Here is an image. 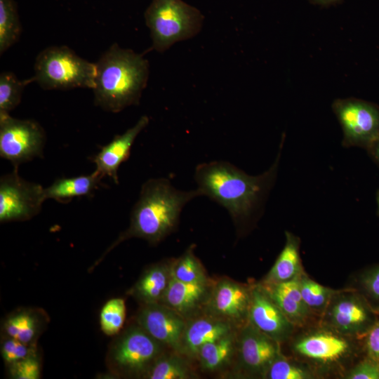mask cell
<instances>
[{"mask_svg": "<svg viewBox=\"0 0 379 379\" xmlns=\"http://www.w3.org/2000/svg\"><path fill=\"white\" fill-rule=\"evenodd\" d=\"M280 152L275 162L259 175H249L227 161H215L197 166L194 180L202 196L225 208L237 221L246 220L261 206L275 179Z\"/></svg>", "mask_w": 379, "mask_h": 379, "instance_id": "6da1fadb", "label": "cell"}, {"mask_svg": "<svg viewBox=\"0 0 379 379\" xmlns=\"http://www.w3.org/2000/svg\"><path fill=\"white\" fill-rule=\"evenodd\" d=\"M202 194L197 188L179 190L166 178L147 180L133 206L128 229L114 246L130 237L142 238L153 244L159 242L175 227L184 206Z\"/></svg>", "mask_w": 379, "mask_h": 379, "instance_id": "7a4b0ae2", "label": "cell"}, {"mask_svg": "<svg viewBox=\"0 0 379 379\" xmlns=\"http://www.w3.org/2000/svg\"><path fill=\"white\" fill-rule=\"evenodd\" d=\"M96 64L95 103L118 112L139 102L149 77V65L142 55L112 45Z\"/></svg>", "mask_w": 379, "mask_h": 379, "instance_id": "3957f363", "label": "cell"}, {"mask_svg": "<svg viewBox=\"0 0 379 379\" xmlns=\"http://www.w3.org/2000/svg\"><path fill=\"white\" fill-rule=\"evenodd\" d=\"M96 72L95 63L81 58L69 48L51 46L37 55L34 80L47 90L93 89Z\"/></svg>", "mask_w": 379, "mask_h": 379, "instance_id": "277c9868", "label": "cell"}, {"mask_svg": "<svg viewBox=\"0 0 379 379\" xmlns=\"http://www.w3.org/2000/svg\"><path fill=\"white\" fill-rule=\"evenodd\" d=\"M152 48L164 52L177 41L194 36L199 31V15L180 0H154L146 13Z\"/></svg>", "mask_w": 379, "mask_h": 379, "instance_id": "5b68a950", "label": "cell"}, {"mask_svg": "<svg viewBox=\"0 0 379 379\" xmlns=\"http://www.w3.org/2000/svg\"><path fill=\"white\" fill-rule=\"evenodd\" d=\"M45 142L46 134L39 123L0 112V156L11 161L15 169L22 163L41 157Z\"/></svg>", "mask_w": 379, "mask_h": 379, "instance_id": "8992f818", "label": "cell"}, {"mask_svg": "<svg viewBox=\"0 0 379 379\" xmlns=\"http://www.w3.org/2000/svg\"><path fill=\"white\" fill-rule=\"evenodd\" d=\"M343 132V145L366 150L379 138V107L357 98L338 99L332 105Z\"/></svg>", "mask_w": 379, "mask_h": 379, "instance_id": "52a82bcc", "label": "cell"}, {"mask_svg": "<svg viewBox=\"0 0 379 379\" xmlns=\"http://www.w3.org/2000/svg\"><path fill=\"white\" fill-rule=\"evenodd\" d=\"M41 185L25 180L15 171L0 179V222L27 220L39 213L46 199Z\"/></svg>", "mask_w": 379, "mask_h": 379, "instance_id": "ba28073f", "label": "cell"}, {"mask_svg": "<svg viewBox=\"0 0 379 379\" xmlns=\"http://www.w3.org/2000/svg\"><path fill=\"white\" fill-rule=\"evenodd\" d=\"M326 322L341 334L364 335L378 319L366 298L352 291H341L324 312Z\"/></svg>", "mask_w": 379, "mask_h": 379, "instance_id": "9c48e42d", "label": "cell"}, {"mask_svg": "<svg viewBox=\"0 0 379 379\" xmlns=\"http://www.w3.org/2000/svg\"><path fill=\"white\" fill-rule=\"evenodd\" d=\"M160 343L141 326L125 332L114 344L109 354V365L125 373H140L159 357Z\"/></svg>", "mask_w": 379, "mask_h": 379, "instance_id": "30bf717a", "label": "cell"}, {"mask_svg": "<svg viewBox=\"0 0 379 379\" xmlns=\"http://www.w3.org/2000/svg\"><path fill=\"white\" fill-rule=\"evenodd\" d=\"M248 314L253 326L278 343L287 340L293 331L295 325L262 286L251 291Z\"/></svg>", "mask_w": 379, "mask_h": 379, "instance_id": "8fae6325", "label": "cell"}, {"mask_svg": "<svg viewBox=\"0 0 379 379\" xmlns=\"http://www.w3.org/2000/svg\"><path fill=\"white\" fill-rule=\"evenodd\" d=\"M139 325L160 343L178 350L186 328L178 312L157 302L147 303L138 316Z\"/></svg>", "mask_w": 379, "mask_h": 379, "instance_id": "7c38bea8", "label": "cell"}, {"mask_svg": "<svg viewBox=\"0 0 379 379\" xmlns=\"http://www.w3.org/2000/svg\"><path fill=\"white\" fill-rule=\"evenodd\" d=\"M278 342L270 338L251 324L244 329L240 340V357L243 365L250 371L265 375L280 354Z\"/></svg>", "mask_w": 379, "mask_h": 379, "instance_id": "4fadbf2b", "label": "cell"}, {"mask_svg": "<svg viewBox=\"0 0 379 379\" xmlns=\"http://www.w3.org/2000/svg\"><path fill=\"white\" fill-rule=\"evenodd\" d=\"M148 123L149 119L147 116L141 117L133 127L123 134L117 135L104 146L93 158V162L96 166L95 170L103 176L107 175L118 183V169L128 158L135 138Z\"/></svg>", "mask_w": 379, "mask_h": 379, "instance_id": "5bb4252c", "label": "cell"}, {"mask_svg": "<svg viewBox=\"0 0 379 379\" xmlns=\"http://www.w3.org/2000/svg\"><path fill=\"white\" fill-rule=\"evenodd\" d=\"M300 355L321 363L337 361L350 352L345 338L331 332H317L301 338L294 345Z\"/></svg>", "mask_w": 379, "mask_h": 379, "instance_id": "9a60e30c", "label": "cell"}, {"mask_svg": "<svg viewBox=\"0 0 379 379\" xmlns=\"http://www.w3.org/2000/svg\"><path fill=\"white\" fill-rule=\"evenodd\" d=\"M295 326H302L312 312L301 295L299 277L290 281L262 286Z\"/></svg>", "mask_w": 379, "mask_h": 379, "instance_id": "2e32d148", "label": "cell"}, {"mask_svg": "<svg viewBox=\"0 0 379 379\" xmlns=\"http://www.w3.org/2000/svg\"><path fill=\"white\" fill-rule=\"evenodd\" d=\"M251 293L245 287L231 281H222L215 287L212 305L220 315L232 319L248 314Z\"/></svg>", "mask_w": 379, "mask_h": 379, "instance_id": "e0dca14e", "label": "cell"}, {"mask_svg": "<svg viewBox=\"0 0 379 379\" xmlns=\"http://www.w3.org/2000/svg\"><path fill=\"white\" fill-rule=\"evenodd\" d=\"M230 333V325L222 321L212 318H200L186 326L180 347L190 355H197L204 345Z\"/></svg>", "mask_w": 379, "mask_h": 379, "instance_id": "ac0fdd59", "label": "cell"}, {"mask_svg": "<svg viewBox=\"0 0 379 379\" xmlns=\"http://www.w3.org/2000/svg\"><path fill=\"white\" fill-rule=\"evenodd\" d=\"M103 177L95 170L88 175L58 178L44 189L46 199L66 203L74 197L90 195L100 184Z\"/></svg>", "mask_w": 379, "mask_h": 379, "instance_id": "d6986e66", "label": "cell"}, {"mask_svg": "<svg viewBox=\"0 0 379 379\" xmlns=\"http://www.w3.org/2000/svg\"><path fill=\"white\" fill-rule=\"evenodd\" d=\"M300 239L286 232V243L264 283L277 284L292 280L302 274L299 254Z\"/></svg>", "mask_w": 379, "mask_h": 379, "instance_id": "ffe728a7", "label": "cell"}, {"mask_svg": "<svg viewBox=\"0 0 379 379\" xmlns=\"http://www.w3.org/2000/svg\"><path fill=\"white\" fill-rule=\"evenodd\" d=\"M206 283H187L171 279L163 296L166 305L184 313L194 308L204 298Z\"/></svg>", "mask_w": 379, "mask_h": 379, "instance_id": "44dd1931", "label": "cell"}, {"mask_svg": "<svg viewBox=\"0 0 379 379\" xmlns=\"http://www.w3.org/2000/svg\"><path fill=\"white\" fill-rule=\"evenodd\" d=\"M167 268L164 265H156L147 270L134 287L135 295L146 304L162 299L171 279V271Z\"/></svg>", "mask_w": 379, "mask_h": 379, "instance_id": "7402d4cb", "label": "cell"}, {"mask_svg": "<svg viewBox=\"0 0 379 379\" xmlns=\"http://www.w3.org/2000/svg\"><path fill=\"white\" fill-rule=\"evenodd\" d=\"M39 328V321L31 311L21 310L11 314L4 323V331L8 337L31 345Z\"/></svg>", "mask_w": 379, "mask_h": 379, "instance_id": "603a6c76", "label": "cell"}, {"mask_svg": "<svg viewBox=\"0 0 379 379\" xmlns=\"http://www.w3.org/2000/svg\"><path fill=\"white\" fill-rule=\"evenodd\" d=\"M234 344L233 336L229 333L202 346L197 353L202 366L211 371L222 366L230 359Z\"/></svg>", "mask_w": 379, "mask_h": 379, "instance_id": "cb8c5ba5", "label": "cell"}, {"mask_svg": "<svg viewBox=\"0 0 379 379\" xmlns=\"http://www.w3.org/2000/svg\"><path fill=\"white\" fill-rule=\"evenodd\" d=\"M299 282L303 300L312 312L324 313L333 296L341 291L322 286L303 274L299 276Z\"/></svg>", "mask_w": 379, "mask_h": 379, "instance_id": "d4e9b609", "label": "cell"}, {"mask_svg": "<svg viewBox=\"0 0 379 379\" xmlns=\"http://www.w3.org/2000/svg\"><path fill=\"white\" fill-rule=\"evenodd\" d=\"M21 27L11 0H0V53L13 46L19 39Z\"/></svg>", "mask_w": 379, "mask_h": 379, "instance_id": "484cf974", "label": "cell"}, {"mask_svg": "<svg viewBox=\"0 0 379 379\" xmlns=\"http://www.w3.org/2000/svg\"><path fill=\"white\" fill-rule=\"evenodd\" d=\"M34 81H20L11 72H4L0 75V112L9 113L20 103L25 85Z\"/></svg>", "mask_w": 379, "mask_h": 379, "instance_id": "4316f807", "label": "cell"}, {"mask_svg": "<svg viewBox=\"0 0 379 379\" xmlns=\"http://www.w3.org/2000/svg\"><path fill=\"white\" fill-rule=\"evenodd\" d=\"M125 317L124 300L120 298L109 300L103 305L100 313L101 330L107 335L117 334L123 327Z\"/></svg>", "mask_w": 379, "mask_h": 379, "instance_id": "83f0119b", "label": "cell"}, {"mask_svg": "<svg viewBox=\"0 0 379 379\" xmlns=\"http://www.w3.org/2000/svg\"><path fill=\"white\" fill-rule=\"evenodd\" d=\"M151 379H185L190 378V371L183 361L176 357H164L157 360L148 371Z\"/></svg>", "mask_w": 379, "mask_h": 379, "instance_id": "f1b7e54d", "label": "cell"}, {"mask_svg": "<svg viewBox=\"0 0 379 379\" xmlns=\"http://www.w3.org/2000/svg\"><path fill=\"white\" fill-rule=\"evenodd\" d=\"M171 276L182 282L206 283L201 265L190 249L174 265Z\"/></svg>", "mask_w": 379, "mask_h": 379, "instance_id": "f546056e", "label": "cell"}, {"mask_svg": "<svg viewBox=\"0 0 379 379\" xmlns=\"http://www.w3.org/2000/svg\"><path fill=\"white\" fill-rule=\"evenodd\" d=\"M264 375L270 379H307L312 378L307 370L291 363L280 354L270 364Z\"/></svg>", "mask_w": 379, "mask_h": 379, "instance_id": "4dcf8cb0", "label": "cell"}, {"mask_svg": "<svg viewBox=\"0 0 379 379\" xmlns=\"http://www.w3.org/2000/svg\"><path fill=\"white\" fill-rule=\"evenodd\" d=\"M359 284L362 295L379 313V265L364 272L360 277Z\"/></svg>", "mask_w": 379, "mask_h": 379, "instance_id": "1f68e13d", "label": "cell"}, {"mask_svg": "<svg viewBox=\"0 0 379 379\" xmlns=\"http://www.w3.org/2000/svg\"><path fill=\"white\" fill-rule=\"evenodd\" d=\"M41 365L34 352L27 357L10 364V373L15 379H38Z\"/></svg>", "mask_w": 379, "mask_h": 379, "instance_id": "d6a6232c", "label": "cell"}, {"mask_svg": "<svg viewBox=\"0 0 379 379\" xmlns=\"http://www.w3.org/2000/svg\"><path fill=\"white\" fill-rule=\"evenodd\" d=\"M1 350L4 360L9 365L34 352L31 345L25 344L11 337L4 341Z\"/></svg>", "mask_w": 379, "mask_h": 379, "instance_id": "836d02e7", "label": "cell"}, {"mask_svg": "<svg viewBox=\"0 0 379 379\" xmlns=\"http://www.w3.org/2000/svg\"><path fill=\"white\" fill-rule=\"evenodd\" d=\"M345 378L379 379V361L367 357L354 366Z\"/></svg>", "mask_w": 379, "mask_h": 379, "instance_id": "e575fe53", "label": "cell"}, {"mask_svg": "<svg viewBox=\"0 0 379 379\" xmlns=\"http://www.w3.org/2000/svg\"><path fill=\"white\" fill-rule=\"evenodd\" d=\"M365 336L367 357L379 361V319H377Z\"/></svg>", "mask_w": 379, "mask_h": 379, "instance_id": "d590c367", "label": "cell"}, {"mask_svg": "<svg viewBox=\"0 0 379 379\" xmlns=\"http://www.w3.org/2000/svg\"><path fill=\"white\" fill-rule=\"evenodd\" d=\"M366 150L372 159L379 165V138L375 140Z\"/></svg>", "mask_w": 379, "mask_h": 379, "instance_id": "8d00e7d4", "label": "cell"}, {"mask_svg": "<svg viewBox=\"0 0 379 379\" xmlns=\"http://www.w3.org/2000/svg\"><path fill=\"white\" fill-rule=\"evenodd\" d=\"M314 4H318L321 5L330 4L338 1V0H311Z\"/></svg>", "mask_w": 379, "mask_h": 379, "instance_id": "74e56055", "label": "cell"}, {"mask_svg": "<svg viewBox=\"0 0 379 379\" xmlns=\"http://www.w3.org/2000/svg\"><path fill=\"white\" fill-rule=\"evenodd\" d=\"M376 202L378 206V215H379V190L376 193Z\"/></svg>", "mask_w": 379, "mask_h": 379, "instance_id": "f35d334b", "label": "cell"}]
</instances>
